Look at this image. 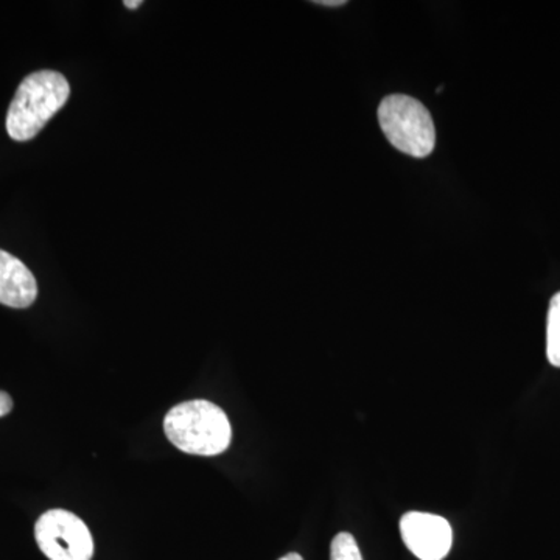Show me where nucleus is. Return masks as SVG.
I'll list each match as a JSON object with an SVG mask.
<instances>
[{"label":"nucleus","mask_w":560,"mask_h":560,"mask_svg":"<svg viewBox=\"0 0 560 560\" xmlns=\"http://www.w3.org/2000/svg\"><path fill=\"white\" fill-rule=\"evenodd\" d=\"M167 440L180 452L215 456L231 445L232 429L226 412L208 400L176 405L164 419Z\"/></svg>","instance_id":"1"},{"label":"nucleus","mask_w":560,"mask_h":560,"mask_svg":"<svg viewBox=\"0 0 560 560\" xmlns=\"http://www.w3.org/2000/svg\"><path fill=\"white\" fill-rule=\"evenodd\" d=\"M69 95V81L60 72L39 70L31 73L22 80L7 114L10 138L27 142L38 136L47 121L66 105Z\"/></svg>","instance_id":"2"},{"label":"nucleus","mask_w":560,"mask_h":560,"mask_svg":"<svg viewBox=\"0 0 560 560\" xmlns=\"http://www.w3.org/2000/svg\"><path fill=\"white\" fill-rule=\"evenodd\" d=\"M383 135L401 153L427 158L436 147V128L430 110L416 98L393 94L378 106Z\"/></svg>","instance_id":"3"},{"label":"nucleus","mask_w":560,"mask_h":560,"mask_svg":"<svg viewBox=\"0 0 560 560\" xmlns=\"http://www.w3.org/2000/svg\"><path fill=\"white\" fill-rule=\"evenodd\" d=\"M35 539L50 560H91L94 556L91 530L69 511L51 510L40 515L35 525Z\"/></svg>","instance_id":"4"},{"label":"nucleus","mask_w":560,"mask_h":560,"mask_svg":"<svg viewBox=\"0 0 560 560\" xmlns=\"http://www.w3.org/2000/svg\"><path fill=\"white\" fill-rule=\"evenodd\" d=\"M400 534L408 550L420 560H442L452 550V526L440 515L407 512L400 521Z\"/></svg>","instance_id":"5"},{"label":"nucleus","mask_w":560,"mask_h":560,"mask_svg":"<svg viewBox=\"0 0 560 560\" xmlns=\"http://www.w3.org/2000/svg\"><path fill=\"white\" fill-rule=\"evenodd\" d=\"M38 298V283L33 272L18 257L0 249V304L27 308Z\"/></svg>","instance_id":"6"},{"label":"nucleus","mask_w":560,"mask_h":560,"mask_svg":"<svg viewBox=\"0 0 560 560\" xmlns=\"http://www.w3.org/2000/svg\"><path fill=\"white\" fill-rule=\"evenodd\" d=\"M547 357L552 366L560 368V291L552 296L548 311Z\"/></svg>","instance_id":"7"},{"label":"nucleus","mask_w":560,"mask_h":560,"mask_svg":"<svg viewBox=\"0 0 560 560\" xmlns=\"http://www.w3.org/2000/svg\"><path fill=\"white\" fill-rule=\"evenodd\" d=\"M330 560H363L355 537L349 533H340L331 540Z\"/></svg>","instance_id":"8"},{"label":"nucleus","mask_w":560,"mask_h":560,"mask_svg":"<svg viewBox=\"0 0 560 560\" xmlns=\"http://www.w3.org/2000/svg\"><path fill=\"white\" fill-rule=\"evenodd\" d=\"M11 410H13V400H11L9 394L3 393V390H0V418H3V416L9 415Z\"/></svg>","instance_id":"9"},{"label":"nucleus","mask_w":560,"mask_h":560,"mask_svg":"<svg viewBox=\"0 0 560 560\" xmlns=\"http://www.w3.org/2000/svg\"><path fill=\"white\" fill-rule=\"evenodd\" d=\"M318 5L323 7H341L346 5V0H319Z\"/></svg>","instance_id":"10"},{"label":"nucleus","mask_w":560,"mask_h":560,"mask_svg":"<svg viewBox=\"0 0 560 560\" xmlns=\"http://www.w3.org/2000/svg\"><path fill=\"white\" fill-rule=\"evenodd\" d=\"M124 5L127 7V9L136 10L142 5V2H140V0H125Z\"/></svg>","instance_id":"11"},{"label":"nucleus","mask_w":560,"mask_h":560,"mask_svg":"<svg viewBox=\"0 0 560 560\" xmlns=\"http://www.w3.org/2000/svg\"><path fill=\"white\" fill-rule=\"evenodd\" d=\"M279 560H304V559H302L300 555H296V552H290V555L283 556V558H280Z\"/></svg>","instance_id":"12"}]
</instances>
